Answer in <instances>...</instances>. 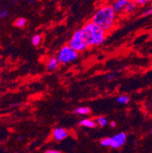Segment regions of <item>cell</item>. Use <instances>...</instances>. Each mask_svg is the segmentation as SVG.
Returning a JSON list of instances; mask_svg holds the SVG:
<instances>
[{
	"label": "cell",
	"mask_w": 152,
	"mask_h": 153,
	"mask_svg": "<svg viewBox=\"0 0 152 153\" xmlns=\"http://www.w3.org/2000/svg\"><path fill=\"white\" fill-rule=\"evenodd\" d=\"M15 153H18V152H15Z\"/></svg>",
	"instance_id": "cell-28"
},
{
	"label": "cell",
	"mask_w": 152,
	"mask_h": 153,
	"mask_svg": "<svg viewBox=\"0 0 152 153\" xmlns=\"http://www.w3.org/2000/svg\"><path fill=\"white\" fill-rule=\"evenodd\" d=\"M26 23H27V20L24 18H19L15 21L14 25L18 27H23L26 25Z\"/></svg>",
	"instance_id": "cell-14"
},
{
	"label": "cell",
	"mask_w": 152,
	"mask_h": 153,
	"mask_svg": "<svg viewBox=\"0 0 152 153\" xmlns=\"http://www.w3.org/2000/svg\"><path fill=\"white\" fill-rule=\"evenodd\" d=\"M151 6H152V4H151Z\"/></svg>",
	"instance_id": "cell-29"
},
{
	"label": "cell",
	"mask_w": 152,
	"mask_h": 153,
	"mask_svg": "<svg viewBox=\"0 0 152 153\" xmlns=\"http://www.w3.org/2000/svg\"><path fill=\"white\" fill-rule=\"evenodd\" d=\"M53 138L56 141H61V140H65V138L69 136V132L67 131L65 129L62 127H58L54 129L52 133Z\"/></svg>",
	"instance_id": "cell-6"
},
{
	"label": "cell",
	"mask_w": 152,
	"mask_h": 153,
	"mask_svg": "<svg viewBox=\"0 0 152 153\" xmlns=\"http://www.w3.org/2000/svg\"><path fill=\"white\" fill-rule=\"evenodd\" d=\"M0 65H1V61H0Z\"/></svg>",
	"instance_id": "cell-26"
},
{
	"label": "cell",
	"mask_w": 152,
	"mask_h": 153,
	"mask_svg": "<svg viewBox=\"0 0 152 153\" xmlns=\"http://www.w3.org/2000/svg\"><path fill=\"white\" fill-rule=\"evenodd\" d=\"M44 153H62V152L58 151V150H54V149H49L46 151Z\"/></svg>",
	"instance_id": "cell-21"
},
{
	"label": "cell",
	"mask_w": 152,
	"mask_h": 153,
	"mask_svg": "<svg viewBox=\"0 0 152 153\" xmlns=\"http://www.w3.org/2000/svg\"><path fill=\"white\" fill-rule=\"evenodd\" d=\"M79 56L78 52L72 50L69 45H65L59 50L56 56L59 62L62 65L73 62Z\"/></svg>",
	"instance_id": "cell-3"
},
{
	"label": "cell",
	"mask_w": 152,
	"mask_h": 153,
	"mask_svg": "<svg viewBox=\"0 0 152 153\" xmlns=\"http://www.w3.org/2000/svg\"><path fill=\"white\" fill-rule=\"evenodd\" d=\"M79 125L87 128H95L97 123L91 119H83L79 121Z\"/></svg>",
	"instance_id": "cell-9"
},
{
	"label": "cell",
	"mask_w": 152,
	"mask_h": 153,
	"mask_svg": "<svg viewBox=\"0 0 152 153\" xmlns=\"http://www.w3.org/2000/svg\"><path fill=\"white\" fill-rule=\"evenodd\" d=\"M150 134L152 135V127H151V129L150 130Z\"/></svg>",
	"instance_id": "cell-25"
},
{
	"label": "cell",
	"mask_w": 152,
	"mask_h": 153,
	"mask_svg": "<svg viewBox=\"0 0 152 153\" xmlns=\"http://www.w3.org/2000/svg\"><path fill=\"white\" fill-rule=\"evenodd\" d=\"M116 77V75L113 74V73H109V74H107V76H106V79H107V80H112V79H115Z\"/></svg>",
	"instance_id": "cell-20"
},
{
	"label": "cell",
	"mask_w": 152,
	"mask_h": 153,
	"mask_svg": "<svg viewBox=\"0 0 152 153\" xmlns=\"http://www.w3.org/2000/svg\"><path fill=\"white\" fill-rule=\"evenodd\" d=\"M90 113V108L88 107H79L73 110L74 114L86 115Z\"/></svg>",
	"instance_id": "cell-10"
},
{
	"label": "cell",
	"mask_w": 152,
	"mask_h": 153,
	"mask_svg": "<svg viewBox=\"0 0 152 153\" xmlns=\"http://www.w3.org/2000/svg\"><path fill=\"white\" fill-rule=\"evenodd\" d=\"M22 102H19V103H15V104H10V107L11 108H15V107H19V106H21L22 105Z\"/></svg>",
	"instance_id": "cell-22"
},
{
	"label": "cell",
	"mask_w": 152,
	"mask_h": 153,
	"mask_svg": "<svg viewBox=\"0 0 152 153\" xmlns=\"http://www.w3.org/2000/svg\"><path fill=\"white\" fill-rule=\"evenodd\" d=\"M0 145H1V141H0Z\"/></svg>",
	"instance_id": "cell-27"
},
{
	"label": "cell",
	"mask_w": 152,
	"mask_h": 153,
	"mask_svg": "<svg viewBox=\"0 0 152 153\" xmlns=\"http://www.w3.org/2000/svg\"><path fill=\"white\" fill-rule=\"evenodd\" d=\"M116 21V12L111 5H104L95 12L91 22L107 32L113 27Z\"/></svg>",
	"instance_id": "cell-1"
},
{
	"label": "cell",
	"mask_w": 152,
	"mask_h": 153,
	"mask_svg": "<svg viewBox=\"0 0 152 153\" xmlns=\"http://www.w3.org/2000/svg\"><path fill=\"white\" fill-rule=\"evenodd\" d=\"M137 3H136V1H129V4L127 5V6L125 7V10H124V12H125V13H132V12H134V11L136 10V8H137Z\"/></svg>",
	"instance_id": "cell-11"
},
{
	"label": "cell",
	"mask_w": 152,
	"mask_h": 153,
	"mask_svg": "<svg viewBox=\"0 0 152 153\" xmlns=\"http://www.w3.org/2000/svg\"><path fill=\"white\" fill-rule=\"evenodd\" d=\"M68 45L72 50H74V51L78 53L85 51V50L88 48V45L86 44V42L84 41L83 37H82V28L79 29V30H77L74 33Z\"/></svg>",
	"instance_id": "cell-4"
},
{
	"label": "cell",
	"mask_w": 152,
	"mask_h": 153,
	"mask_svg": "<svg viewBox=\"0 0 152 153\" xmlns=\"http://www.w3.org/2000/svg\"><path fill=\"white\" fill-rule=\"evenodd\" d=\"M152 15V6H151L149 9H148L147 10L145 11L142 15V17H146V16H148V15Z\"/></svg>",
	"instance_id": "cell-18"
},
{
	"label": "cell",
	"mask_w": 152,
	"mask_h": 153,
	"mask_svg": "<svg viewBox=\"0 0 152 153\" xmlns=\"http://www.w3.org/2000/svg\"><path fill=\"white\" fill-rule=\"evenodd\" d=\"M126 138H127V136H126V134L125 133H119L111 137V139H112L111 148L115 149L120 148L125 143Z\"/></svg>",
	"instance_id": "cell-5"
},
{
	"label": "cell",
	"mask_w": 152,
	"mask_h": 153,
	"mask_svg": "<svg viewBox=\"0 0 152 153\" xmlns=\"http://www.w3.org/2000/svg\"><path fill=\"white\" fill-rule=\"evenodd\" d=\"M100 146L103 147H111L112 146V139L111 137H106L100 140Z\"/></svg>",
	"instance_id": "cell-13"
},
{
	"label": "cell",
	"mask_w": 152,
	"mask_h": 153,
	"mask_svg": "<svg viewBox=\"0 0 152 153\" xmlns=\"http://www.w3.org/2000/svg\"><path fill=\"white\" fill-rule=\"evenodd\" d=\"M41 42V37L39 34H35L31 38V43L33 46H38Z\"/></svg>",
	"instance_id": "cell-15"
},
{
	"label": "cell",
	"mask_w": 152,
	"mask_h": 153,
	"mask_svg": "<svg viewBox=\"0 0 152 153\" xmlns=\"http://www.w3.org/2000/svg\"><path fill=\"white\" fill-rule=\"evenodd\" d=\"M96 123L100 126H104L107 124V120L104 117H99L96 119Z\"/></svg>",
	"instance_id": "cell-16"
},
{
	"label": "cell",
	"mask_w": 152,
	"mask_h": 153,
	"mask_svg": "<svg viewBox=\"0 0 152 153\" xmlns=\"http://www.w3.org/2000/svg\"><path fill=\"white\" fill-rule=\"evenodd\" d=\"M110 126L111 127H115L116 126V123L114 121H112L110 123Z\"/></svg>",
	"instance_id": "cell-24"
},
{
	"label": "cell",
	"mask_w": 152,
	"mask_h": 153,
	"mask_svg": "<svg viewBox=\"0 0 152 153\" xmlns=\"http://www.w3.org/2000/svg\"><path fill=\"white\" fill-rule=\"evenodd\" d=\"M24 140V136H19V137H18V138H17V140H18V141H22V140Z\"/></svg>",
	"instance_id": "cell-23"
},
{
	"label": "cell",
	"mask_w": 152,
	"mask_h": 153,
	"mask_svg": "<svg viewBox=\"0 0 152 153\" xmlns=\"http://www.w3.org/2000/svg\"><path fill=\"white\" fill-rule=\"evenodd\" d=\"M136 3H137V5H145V4L146 3H148L150 1L149 0H138V1H136Z\"/></svg>",
	"instance_id": "cell-19"
},
{
	"label": "cell",
	"mask_w": 152,
	"mask_h": 153,
	"mask_svg": "<svg viewBox=\"0 0 152 153\" xmlns=\"http://www.w3.org/2000/svg\"><path fill=\"white\" fill-rule=\"evenodd\" d=\"M116 102L118 103V104H129V102L130 101V98H129L128 95H126V94H123V95L119 96V97L116 98Z\"/></svg>",
	"instance_id": "cell-12"
},
{
	"label": "cell",
	"mask_w": 152,
	"mask_h": 153,
	"mask_svg": "<svg viewBox=\"0 0 152 153\" xmlns=\"http://www.w3.org/2000/svg\"><path fill=\"white\" fill-rule=\"evenodd\" d=\"M82 31V37L88 47L102 45L106 40V32L92 22L86 23Z\"/></svg>",
	"instance_id": "cell-2"
},
{
	"label": "cell",
	"mask_w": 152,
	"mask_h": 153,
	"mask_svg": "<svg viewBox=\"0 0 152 153\" xmlns=\"http://www.w3.org/2000/svg\"><path fill=\"white\" fill-rule=\"evenodd\" d=\"M8 15V11L6 9H0V20Z\"/></svg>",
	"instance_id": "cell-17"
},
{
	"label": "cell",
	"mask_w": 152,
	"mask_h": 153,
	"mask_svg": "<svg viewBox=\"0 0 152 153\" xmlns=\"http://www.w3.org/2000/svg\"><path fill=\"white\" fill-rule=\"evenodd\" d=\"M129 2V0H117V1H115L114 2H113L111 6L113 7V10L116 13V12H120L122 11L125 10V7L127 6Z\"/></svg>",
	"instance_id": "cell-7"
},
{
	"label": "cell",
	"mask_w": 152,
	"mask_h": 153,
	"mask_svg": "<svg viewBox=\"0 0 152 153\" xmlns=\"http://www.w3.org/2000/svg\"><path fill=\"white\" fill-rule=\"evenodd\" d=\"M59 64V62L56 57H54V56L53 57H50L47 63V70L48 72L55 71L58 68Z\"/></svg>",
	"instance_id": "cell-8"
}]
</instances>
